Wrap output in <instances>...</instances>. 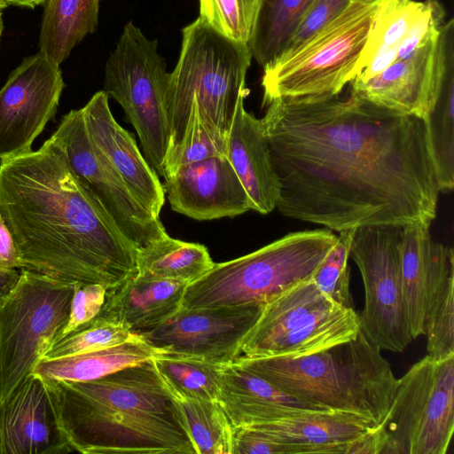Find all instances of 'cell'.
Returning <instances> with one entry per match:
<instances>
[{"instance_id":"obj_1","label":"cell","mask_w":454,"mask_h":454,"mask_svg":"<svg viewBox=\"0 0 454 454\" xmlns=\"http://www.w3.org/2000/svg\"><path fill=\"white\" fill-rule=\"evenodd\" d=\"M261 120L280 183L277 209L341 231L431 225L440 189L424 119L348 90L263 100Z\"/></svg>"},{"instance_id":"obj_2","label":"cell","mask_w":454,"mask_h":454,"mask_svg":"<svg viewBox=\"0 0 454 454\" xmlns=\"http://www.w3.org/2000/svg\"><path fill=\"white\" fill-rule=\"evenodd\" d=\"M0 216L22 270L107 290L137 272V248L75 178L54 135L1 161Z\"/></svg>"},{"instance_id":"obj_3","label":"cell","mask_w":454,"mask_h":454,"mask_svg":"<svg viewBox=\"0 0 454 454\" xmlns=\"http://www.w3.org/2000/svg\"><path fill=\"white\" fill-rule=\"evenodd\" d=\"M43 380L76 452L194 454L153 358L90 381Z\"/></svg>"},{"instance_id":"obj_4","label":"cell","mask_w":454,"mask_h":454,"mask_svg":"<svg viewBox=\"0 0 454 454\" xmlns=\"http://www.w3.org/2000/svg\"><path fill=\"white\" fill-rule=\"evenodd\" d=\"M360 330L345 341L300 356L233 361L296 399L379 425L395 397L398 379L387 360Z\"/></svg>"},{"instance_id":"obj_5","label":"cell","mask_w":454,"mask_h":454,"mask_svg":"<svg viewBox=\"0 0 454 454\" xmlns=\"http://www.w3.org/2000/svg\"><path fill=\"white\" fill-rule=\"evenodd\" d=\"M252 59L247 45L219 34L200 18L182 29L179 58L165 95L168 151L181 140L192 103L207 125L227 141L238 101L247 95L246 76Z\"/></svg>"},{"instance_id":"obj_6","label":"cell","mask_w":454,"mask_h":454,"mask_svg":"<svg viewBox=\"0 0 454 454\" xmlns=\"http://www.w3.org/2000/svg\"><path fill=\"white\" fill-rule=\"evenodd\" d=\"M336 239L327 228L295 231L244 256L215 262L187 286L182 308L264 305L309 278Z\"/></svg>"},{"instance_id":"obj_7","label":"cell","mask_w":454,"mask_h":454,"mask_svg":"<svg viewBox=\"0 0 454 454\" xmlns=\"http://www.w3.org/2000/svg\"><path fill=\"white\" fill-rule=\"evenodd\" d=\"M378 5L352 1L312 37L264 67L262 101L341 92L355 76Z\"/></svg>"},{"instance_id":"obj_8","label":"cell","mask_w":454,"mask_h":454,"mask_svg":"<svg viewBox=\"0 0 454 454\" xmlns=\"http://www.w3.org/2000/svg\"><path fill=\"white\" fill-rule=\"evenodd\" d=\"M157 49V39L147 38L128 22L106 62L103 90L121 106L146 160L163 177L171 143L165 106L169 73Z\"/></svg>"},{"instance_id":"obj_9","label":"cell","mask_w":454,"mask_h":454,"mask_svg":"<svg viewBox=\"0 0 454 454\" xmlns=\"http://www.w3.org/2000/svg\"><path fill=\"white\" fill-rule=\"evenodd\" d=\"M355 309L338 305L309 278L266 302L241 344L247 357L300 356L355 337Z\"/></svg>"},{"instance_id":"obj_10","label":"cell","mask_w":454,"mask_h":454,"mask_svg":"<svg viewBox=\"0 0 454 454\" xmlns=\"http://www.w3.org/2000/svg\"><path fill=\"white\" fill-rule=\"evenodd\" d=\"M74 286L21 270L0 301V403L32 373L66 325Z\"/></svg>"},{"instance_id":"obj_11","label":"cell","mask_w":454,"mask_h":454,"mask_svg":"<svg viewBox=\"0 0 454 454\" xmlns=\"http://www.w3.org/2000/svg\"><path fill=\"white\" fill-rule=\"evenodd\" d=\"M454 430V355L430 356L398 379L392 403L375 427L380 454H445Z\"/></svg>"},{"instance_id":"obj_12","label":"cell","mask_w":454,"mask_h":454,"mask_svg":"<svg viewBox=\"0 0 454 454\" xmlns=\"http://www.w3.org/2000/svg\"><path fill=\"white\" fill-rule=\"evenodd\" d=\"M403 225L354 228L349 257L356 263L365 302L360 330L380 350L402 352L414 340L402 294L400 246Z\"/></svg>"},{"instance_id":"obj_13","label":"cell","mask_w":454,"mask_h":454,"mask_svg":"<svg viewBox=\"0 0 454 454\" xmlns=\"http://www.w3.org/2000/svg\"><path fill=\"white\" fill-rule=\"evenodd\" d=\"M52 135L61 143L75 178L98 200L137 249L168 235L160 217L155 216L133 196L94 147L82 108L64 115Z\"/></svg>"},{"instance_id":"obj_14","label":"cell","mask_w":454,"mask_h":454,"mask_svg":"<svg viewBox=\"0 0 454 454\" xmlns=\"http://www.w3.org/2000/svg\"><path fill=\"white\" fill-rule=\"evenodd\" d=\"M263 304L182 308L158 326L137 335L156 354L228 364L241 356V344Z\"/></svg>"},{"instance_id":"obj_15","label":"cell","mask_w":454,"mask_h":454,"mask_svg":"<svg viewBox=\"0 0 454 454\" xmlns=\"http://www.w3.org/2000/svg\"><path fill=\"white\" fill-rule=\"evenodd\" d=\"M65 82L59 65L42 52L27 57L0 89V160L31 151L57 113Z\"/></svg>"},{"instance_id":"obj_16","label":"cell","mask_w":454,"mask_h":454,"mask_svg":"<svg viewBox=\"0 0 454 454\" xmlns=\"http://www.w3.org/2000/svg\"><path fill=\"white\" fill-rule=\"evenodd\" d=\"M452 47L454 22L450 20L438 39L365 82H350L349 90L378 106L425 119L436 101Z\"/></svg>"},{"instance_id":"obj_17","label":"cell","mask_w":454,"mask_h":454,"mask_svg":"<svg viewBox=\"0 0 454 454\" xmlns=\"http://www.w3.org/2000/svg\"><path fill=\"white\" fill-rule=\"evenodd\" d=\"M162 185L172 210L195 220L233 217L251 209L226 155L183 165Z\"/></svg>"},{"instance_id":"obj_18","label":"cell","mask_w":454,"mask_h":454,"mask_svg":"<svg viewBox=\"0 0 454 454\" xmlns=\"http://www.w3.org/2000/svg\"><path fill=\"white\" fill-rule=\"evenodd\" d=\"M74 451L59 427L43 379L29 374L0 403V454Z\"/></svg>"},{"instance_id":"obj_19","label":"cell","mask_w":454,"mask_h":454,"mask_svg":"<svg viewBox=\"0 0 454 454\" xmlns=\"http://www.w3.org/2000/svg\"><path fill=\"white\" fill-rule=\"evenodd\" d=\"M108 98L104 90L98 91L82 107L89 137L133 196L160 217L165 202L163 185L141 153L134 137L115 121Z\"/></svg>"},{"instance_id":"obj_20","label":"cell","mask_w":454,"mask_h":454,"mask_svg":"<svg viewBox=\"0 0 454 454\" xmlns=\"http://www.w3.org/2000/svg\"><path fill=\"white\" fill-rule=\"evenodd\" d=\"M242 95L227 137V158L242 183L252 210L269 214L277 207L280 183L260 119L245 109Z\"/></svg>"},{"instance_id":"obj_21","label":"cell","mask_w":454,"mask_h":454,"mask_svg":"<svg viewBox=\"0 0 454 454\" xmlns=\"http://www.w3.org/2000/svg\"><path fill=\"white\" fill-rule=\"evenodd\" d=\"M247 426L283 445L287 454H345L350 442L376 427L358 416L334 411H301Z\"/></svg>"},{"instance_id":"obj_22","label":"cell","mask_w":454,"mask_h":454,"mask_svg":"<svg viewBox=\"0 0 454 454\" xmlns=\"http://www.w3.org/2000/svg\"><path fill=\"white\" fill-rule=\"evenodd\" d=\"M187 286L137 271L106 291L99 314L138 334L158 326L178 311Z\"/></svg>"},{"instance_id":"obj_23","label":"cell","mask_w":454,"mask_h":454,"mask_svg":"<svg viewBox=\"0 0 454 454\" xmlns=\"http://www.w3.org/2000/svg\"><path fill=\"white\" fill-rule=\"evenodd\" d=\"M223 406L234 427L276 420L306 411L324 410L305 403L236 362L219 370Z\"/></svg>"},{"instance_id":"obj_24","label":"cell","mask_w":454,"mask_h":454,"mask_svg":"<svg viewBox=\"0 0 454 454\" xmlns=\"http://www.w3.org/2000/svg\"><path fill=\"white\" fill-rule=\"evenodd\" d=\"M429 228L424 223L403 225L400 246L403 301L414 340L425 332L433 279L444 260L453 254L452 247L432 239Z\"/></svg>"},{"instance_id":"obj_25","label":"cell","mask_w":454,"mask_h":454,"mask_svg":"<svg viewBox=\"0 0 454 454\" xmlns=\"http://www.w3.org/2000/svg\"><path fill=\"white\" fill-rule=\"evenodd\" d=\"M155 355L156 351L138 335L124 343L95 351L59 358H42L32 373L42 379L90 381L150 360Z\"/></svg>"},{"instance_id":"obj_26","label":"cell","mask_w":454,"mask_h":454,"mask_svg":"<svg viewBox=\"0 0 454 454\" xmlns=\"http://www.w3.org/2000/svg\"><path fill=\"white\" fill-rule=\"evenodd\" d=\"M39 51L60 65L86 35L97 30L99 0H44Z\"/></svg>"},{"instance_id":"obj_27","label":"cell","mask_w":454,"mask_h":454,"mask_svg":"<svg viewBox=\"0 0 454 454\" xmlns=\"http://www.w3.org/2000/svg\"><path fill=\"white\" fill-rule=\"evenodd\" d=\"M207 248L199 243L173 239L168 234L137 249L138 272L191 284L213 266Z\"/></svg>"},{"instance_id":"obj_28","label":"cell","mask_w":454,"mask_h":454,"mask_svg":"<svg viewBox=\"0 0 454 454\" xmlns=\"http://www.w3.org/2000/svg\"><path fill=\"white\" fill-rule=\"evenodd\" d=\"M424 120L440 192L448 193L454 188V47L436 101Z\"/></svg>"},{"instance_id":"obj_29","label":"cell","mask_w":454,"mask_h":454,"mask_svg":"<svg viewBox=\"0 0 454 454\" xmlns=\"http://www.w3.org/2000/svg\"><path fill=\"white\" fill-rule=\"evenodd\" d=\"M171 399L194 454H231L234 427L218 401Z\"/></svg>"},{"instance_id":"obj_30","label":"cell","mask_w":454,"mask_h":454,"mask_svg":"<svg viewBox=\"0 0 454 454\" xmlns=\"http://www.w3.org/2000/svg\"><path fill=\"white\" fill-rule=\"evenodd\" d=\"M312 0H261L249 49L263 68L286 49Z\"/></svg>"},{"instance_id":"obj_31","label":"cell","mask_w":454,"mask_h":454,"mask_svg":"<svg viewBox=\"0 0 454 454\" xmlns=\"http://www.w3.org/2000/svg\"><path fill=\"white\" fill-rule=\"evenodd\" d=\"M454 255L448 256L429 289L424 335L427 355L442 360L454 355Z\"/></svg>"},{"instance_id":"obj_32","label":"cell","mask_w":454,"mask_h":454,"mask_svg":"<svg viewBox=\"0 0 454 454\" xmlns=\"http://www.w3.org/2000/svg\"><path fill=\"white\" fill-rule=\"evenodd\" d=\"M156 372L172 396L218 401L219 370L223 364L207 360L156 354Z\"/></svg>"},{"instance_id":"obj_33","label":"cell","mask_w":454,"mask_h":454,"mask_svg":"<svg viewBox=\"0 0 454 454\" xmlns=\"http://www.w3.org/2000/svg\"><path fill=\"white\" fill-rule=\"evenodd\" d=\"M422 5L423 2L415 0H384L379 3L355 69V76L374 55L393 50L398 51L402 40Z\"/></svg>"},{"instance_id":"obj_34","label":"cell","mask_w":454,"mask_h":454,"mask_svg":"<svg viewBox=\"0 0 454 454\" xmlns=\"http://www.w3.org/2000/svg\"><path fill=\"white\" fill-rule=\"evenodd\" d=\"M137 336L121 323L98 314L91 321L56 340L43 358H59L95 351L124 343Z\"/></svg>"},{"instance_id":"obj_35","label":"cell","mask_w":454,"mask_h":454,"mask_svg":"<svg viewBox=\"0 0 454 454\" xmlns=\"http://www.w3.org/2000/svg\"><path fill=\"white\" fill-rule=\"evenodd\" d=\"M216 155H227V141L207 125L201 119L196 104L192 103L181 140L167 154L163 178L183 165Z\"/></svg>"},{"instance_id":"obj_36","label":"cell","mask_w":454,"mask_h":454,"mask_svg":"<svg viewBox=\"0 0 454 454\" xmlns=\"http://www.w3.org/2000/svg\"><path fill=\"white\" fill-rule=\"evenodd\" d=\"M260 4L261 0H199V18L219 34L249 47Z\"/></svg>"},{"instance_id":"obj_37","label":"cell","mask_w":454,"mask_h":454,"mask_svg":"<svg viewBox=\"0 0 454 454\" xmlns=\"http://www.w3.org/2000/svg\"><path fill=\"white\" fill-rule=\"evenodd\" d=\"M354 229L340 231L337 239L317 267L311 279L329 299L347 309H355L349 288V247Z\"/></svg>"},{"instance_id":"obj_38","label":"cell","mask_w":454,"mask_h":454,"mask_svg":"<svg viewBox=\"0 0 454 454\" xmlns=\"http://www.w3.org/2000/svg\"><path fill=\"white\" fill-rule=\"evenodd\" d=\"M445 12L437 0L423 1L422 8L402 40L397 59H404L436 40L445 24Z\"/></svg>"},{"instance_id":"obj_39","label":"cell","mask_w":454,"mask_h":454,"mask_svg":"<svg viewBox=\"0 0 454 454\" xmlns=\"http://www.w3.org/2000/svg\"><path fill=\"white\" fill-rule=\"evenodd\" d=\"M351 3L352 0H312L281 55L294 51L312 37Z\"/></svg>"},{"instance_id":"obj_40","label":"cell","mask_w":454,"mask_h":454,"mask_svg":"<svg viewBox=\"0 0 454 454\" xmlns=\"http://www.w3.org/2000/svg\"><path fill=\"white\" fill-rule=\"evenodd\" d=\"M106 291L102 284L75 285L68 320L56 340L97 317L105 304Z\"/></svg>"},{"instance_id":"obj_41","label":"cell","mask_w":454,"mask_h":454,"mask_svg":"<svg viewBox=\"0 0 454 454\" xmlns=\"http://www.w3.org/2000/svg\"><path fill=\"white\" fill-rule=\"evenodd\" d=\"M231 454H287L286 449L248 426L234 427Z\"/></svg>"},{"instance_id":"obj_42","label":"cell","mask_w":454,"mask_h":454,"mask_svg":"<svg viewBox=\"0 0 454 454\" xmlns=\"http://www.w3.org/2000/svg\"><path fill=\"white\" fill-rule=\"evenodd\" d=\"M0 269L22 270L13 239L0 216Z\"/></svg>"},{"instance_id":"obj_43","label":"cell","mask_w":454,"mask_h":454,"mask_svg":"<svg viewBox=\"0 0 454 454\" xmlns=\"http://www.w3.org/2000/svg\"><path fill=\"white\" fill-rule=\"evenodd\" d=\"M20 274L21 270L0 269V301L13 289Z\"/></svg>"},{"instance_id":"obj_44","label":"cell","mask_w":454,"mask_h":454,"mask_svg":"<svg viewBox=\"0 0 454 454\" xmlns=\"http://www.w3.org/2000/svg\"><path fill=\"white\" fill-rule=\"evenodd\" d=\"M7 5L25 7V8H35V6L42 4L44 0H4Z\"/></svg>"},{"instance_id":"obj_45","label":"cell","mask_w":454,"mask_h":454,"mask_svg":"<svg viewBox=\"0 0 454 454\" xmlns=\"http://www.w3.org/2000/svg\"><path fill=\"white\" fill-rule=\"evenodd\" d=\"M352 1L363 3V4H378L384 0H352Z\"/></svg>"},{"instance_id":"obj_46","label":"cell","mask_w":454,"mask_h":454,"mask_svg":"<svg viewBox=\"0 0 454 454\" xmlns=\"http://www.w3.org/2000/svg\"><path fill=\"white\" fill-rule=\"evenodd\" d=\"M4 29V22H3V15L2 11H0V39Z\"/></svg>"},{"instance_id":"obj_47","label":"cell","mask_w":454,"mask_h":454,"mask_svg":"<svg viewBox=\"0 0 454 454\" xmlns=\"http://www.w3.org/2000/svg\"><path fill=\"white\" fill-rule=\"evenodd\" d=\"M8 5L4 0H0V11L6 8Z\"/></svg>"}]
</instances>
